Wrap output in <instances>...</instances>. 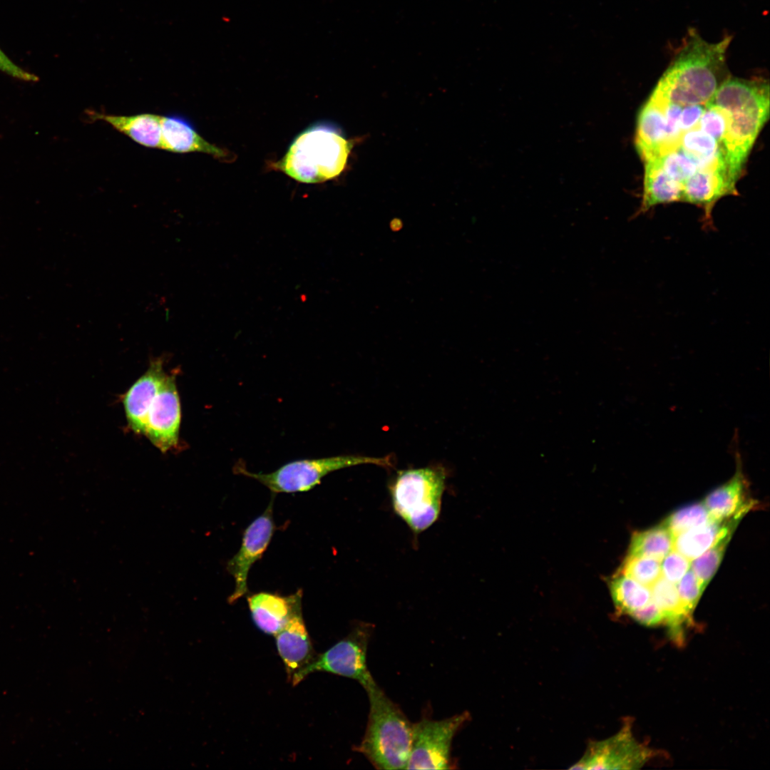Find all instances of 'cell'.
<instances>
[{
  "instance_id": "277c9868",
  "label": "cell",
  "mask_w": 770,
  "mask_h": 770,
  "mask_svg": "<svg viewBox=\"0 0 770 770\" xmlns=\"http://www.w3.org/2000/svg\"><path fill=\"white\" fill-rule=\"evenodd\" d=\"M446 478L443 468L425 467L400 471L389 484L394 512L415 534L438 519Z\"/></svg>"
},
{
  "instance_id": "8992f818",
  "label": "cell",
  "mask_w": 770,
  "mask_h": 770,
  "mask_svg": "<svg viewBox=\"0 0 770 770\" xmlns=\"http://www.w3.org/2000/svg\"><path fill=\"white\" fill-rule=\"evenodd\" d=\"M712 100L727 109L741 133L756 138L769 118V85L764 79L727 78Z\"/></svg>"
},
{
  "instance_id": "2e32d148",
  "label": "cell",
  "mask_w": 770,
  "mask_h": 770,
  "mask_svg": "<svg viewBox=\"0 0 770 770\" xmlns=\"http://www.w3.org/2000/svg\"><path fill=\"white\" fill-rule=\"evenodd\" d=\"M652 602L659 610L663 625L673 642L682 645L687 627L693 622L692 615L684 606L675 584L662 576L651 586Z\"/></svg>"
},
{
  "instance_id": "ac0fdd59",
  "label": "cell",
  "mask_w": 770,
  "mask_h": 770,
  "mask_svg": "<svg viewBox=\"0 0 770 770\" xmlns=\"http://www.w3.org/2000/svg\"><path fill=\"white\" fill-rule=\"evenodd\" d=\"M727 483L712 491L705 498L704 505L711 520L723 522L735 517L741 518L753 507L746 497V483L739 467Z\"/></svg>"
},
{
  "instance_id": "83f0119b",
  "label": "cell",
  "mask_w": 770,
  "mask_h": 770,
  "mask_svg": "<svg viewBox=\"0 0 770 770\" xmlns=\"http://www.w3.org/2000/svg\"><path fill=\"white\" fill-rule=\"evenodd\" d=\"M662 561L660 564L662 576L674 584L679 582L690 567V561L674 549L672 550Z\"/></svg>"
},
{
  "instance_id": "7a4b0ae2",
  "label": "cell",
  "mask_w": 770,
  "mask_h": 770,
  "mask_svg": "<svg viewBox=\"0 0 770 770\" xmlns=\"http://www.w3.org/2000/svg\"><path fill=\"white\" fill-rule=\"evenodd\" d=\"M353 145L336 125L317 122L299 133L270 166L299 183H324L344 170Z\"/></svg>"
},
{
  "instance_id": "5b68a950",
  "label": "cell",
  "mask_w": 770,
  "mask_h": 770,
  "mask_svg": "<svg viewBox=\"0 0 770 770\" xmlns=\"http://www.w3.org/2000/svg\"><path fill=\"white\" fill-rule=\"evenodd\" d=\"M361 464H374L389 467V457L375 458L354 455H342L319 458H307L290 461L271 473H253L247 469L245 463L240 459L235 463V474L253 478L272 493H293L308 491L319 485L329 473L342 468Z\"/></svg>"
},
{
  "instance_id": "9a60e30c",
  "label": "cell",
  "mask_w": 770,
  "mask_h": 770,
  "mask_svg": "<svg viewBox=\"0 0 770 770\" xmlns=\"http://www.w3.org/2000/svg\"><path fill=\"white\" fill-rule=\"evenodd\" d=\"M302 592L299 590L289 596L261 592L247 597L252 620L265 633L274 635L302 607Z\"/></svg>"
},
{
  "instance_id": "44dd1931",
  "label": "cell",
  "mask_w": 770,
  "mask_h": 770,
  "mask_svg": "<svg viewBox=\"0 0 770 770\" xmlns=\"http://www.w3.org/2000/svg\"><path fill=\"white\" fill-rule=\"evenodd\" d=\"M644 188L640 212L664 203L682 201L681 186L669 178L655 160L644 162Z\"/></svg>"
},
{
  "instance_id": "6da1fadb",
  "label": "cell",
  "mask_w": 770,
  "mask_h": 770,
  "mask_svg": "<svg viewBox=\"0 0 770 770\" xmlns=\"http://www.w3.org/2000/svg\"><path fill=\"white\" fill-rule=\"evenodd\" d=\"M731 41L726 36L709 43L689 29L652 93L679 105L707 103L729 77L726 54Z\"/></svg>"
},
{
  "instance_id": "4316f807",
  "label": "cell",
  "mask_w": 770,
  "mask_h": 770,
  "mask_svg": "<svg viewBox=\"0 0 770 770\" xmlns=\"http://www.w3.org/2000/svg\"><path fill=\"white\" fill-rule=\"evenodd\" d=\"M677 588L684 606L692 615L704 590L692 570H688L684 574Z\"/></svg>"
},
{
  "instance_id": "4fadbf2b",
  "label": "cell",
  "mask_w": 770,
  "mask_h": 770,
  "mask_svg": "<svg viewBox=\"0 0 770 770\" xmlns=\"http://www.w3.org/2000/svg\"><path fill=\"white\" fill-rule=\"evenodd\" d=\"M274 637L278 653L291 682L316 657L303 620L302 607L292 615Z\"/></svg>"
},
{
  "instance_id": "5bb4252c",
  "label": "cell",
  "mask_w": 770,
  "mask_h": 770,
  "mask_svg": "<svg viewBox=\"0 0 770 770\" xmlns=\"http://www.w3.org/2000/svg\"><path fill=\"white\" fill-rule=\"evenodd\" d=\"M166 374L163 360H153L148 369L130 387L123 399L130 428L136 433H144L146 416Z\"/></svg>"
},
{
  "instance_id": "d6986e66",
  "label": "cell",
  "mask_w": 770,
  "mask_h": 770,
  "mask_svg": "<svg viewBox=\"0 0 770 770\" xmlns=\"http://www.w3.org/2000/svg\"><path fill=\"white\" fill-rule=\"evenodd\" d=\"M667 138V122L660 104L651 96L641 109L637 123L635 146L645 162L658 157Z\"/></svg>"
},
{
  "instance_id": "e0dca14e",
  "label": "cell",
  "mask_w": 770,
  "mask_h": 770,
  "mask_svg": "<svg viewBox=\"0 0 770 770\" xmlns=\"http://www.w3.org/2000/svg\"><path fill=\"white\" fill-rule=\"evenodd\" d=\"M86 112L91 120L108 123L140 145L162 149L161 115L153 113L117 115L93 110Z\"/></svg>"
},
{
  "instance_id": "52a82bcc",
  "label": "cell",
  "mask_w": 770,
  "mask_h": 770,
  "mask_svg": "<svg viewBox=\"0 0 770 770\" xmlns=\"http://www.w3.org/2000/svg\"><path fill=\"white\" fill-rule=\"evenodd\" d=\"M470 719V714L463 712L441 720L423 717L414 723L406 769H455L451 756L452 741Z\"/></svg>"
},
{
  "instance_id": "ffe728a7",
  "label": "cell",
  "mask_w": 770,
  "mask_h": 770,
  "mask_svg": "<svg viewBox=\"0 0 770 770\" xmlns=\"http://www.w3.org/2000/svg\"><path fill=\"white\" fill-rule=\"evenodd\" d=\"M741 518L726 521L710 520L674 536V548L689 561L701 555L719 540L732 535Z\"/></svg>"
},
{
  "instance_id": "9c48e42d",
  "label": "cell",
  "mask_w": 770,
  "mask_h": 770,
  "mask_svg": "<svg viewBox=\"0 0 770 770\" xmlns=\"http://www.w3.org/2000/svg\"><path fill=\"white\" fill-rule=\"evenodd\" d=\"M653 751L639 743L627 721L615 735L590 741L583 756L570 769H638L653 756Z\"/></svg>"
},
{
  "instance_id": "d4e9b609",
  "label": "cell",
  "mask_w": 770,
  "mask_h": 770,
  "mask_svg": "<svg viewBox=\"0 0 770 770\" xmlns=\"http://www.w3.org/2000/svg\"><path fill=\"white\" fill-rule=\"evenodd\" d=\"M731 535L719 540L690 563L691 570L699 580L704 590L717 571Z\"/></svg>"
},
{
  "instance_id": "3957f363",
  "label": "cell",
  "mask_w": 770,
  "mask_h": 770,
  "mask_svg": "<svg viewBox=\"0 0 770 770\" xmlns=\"http://www.w3.org/2000/svg\"><path fill=\"white\" fill-rule=\"evenodd\" d=\"M363 687L368 695L369 712L364 735L353 749L377 769H406L414 723L374 678Z\"/></svg>"
},
{
  "instance_id": "30bf717a",
  "label": "cell",
  "mask_w": 770,
  "mask_h": 770,
  "mask_svg": "<svg viewBox=\"0 0 770 770\" xmlns=\"http://www.w3.org/2000/svg\"><path fill=\"white\" fill-rule=\"evenodd\" d=\"M272 510L273 500H271L263 513L245 529L239 550L227 564V570L235 580V590L228 597L230 604L247 592L249 571L262 558L272 540L275 531Z\"/></svg>"
},
{
  "instance_id": "cb8c5ba5",
  "label": "cell",
  "mask_w": 770,
  "mask_h": 770,
  "mask_svg": "<svg viewBox=\"0 0 770 770\" xmlns=\"http://www.w3.org/2000/svg\"><path fill=\"white\" fill-rule=\"evenodd\" d=\"M711 520L704 503H694L684 507L669 515L662 524L675 536L692 528L703 525Z\"/></svg>"
},
{
  "instance_id": "7c38bea8",
  "label": "cell",
  "mask_w": 770,
  "mask_h": 770,
  "mask_svg": "<svg viewBox=\"0 0 770 770\" xmlns=\"http://www.w3.org/2000/svg\"><path fill=\"white\" fill-rule=\"evenodd\" d=\"M162 149L176 153H202L218 160H233V154L207 141L193 124L178 114L160 118Z\"/></svg>"
},
{
  "instance_id": "484cf974",
  "label": "cell",
  "mask_w": 770,
  "mask_h": 770,
  "mask_svg": "<svg viewBox=\"0 0 770 770\" xmlns=\"http://www.w3.org/2000/svg\"><path fill=\"white\" fill-rule=\"evenodd\" d=\"M637 582L650 587L661 576L660 561L640 556L628 555L619 570Z\"/></svg>"
},
{
  "instance_id": "603a6c76",
  "label": "cell",
  "mask_w": 770,
  "mask_h": 770,
  "mask_svg": "<svg viewBox=\"0 0 770 770\" xmlns=\"http://www.w3.org/2000/svg\"><path fill=\"white\" fill-rule=\"evenodd\" d=\"M674 535L663 524L633 534L628 555L652 558L659 561L674 548Z\"/></svg>"
},
{
  "instance_id": "7402d4cb",
  "label": "cell",
  "mask_w": 770,
  "mask_h": 770,
  "mask_svg": "<svg viewBox=\"0 0 770 770\" xmlns=\"http://www.w3.org/2000/svg\"><path fill=\"white\" fill-rule=\"evenodd\" d=\"M609 587L616 610L620 614L630 616L652 601L647 586L621 573L610 579Z\"/></svg>"
},
{
  "instance_id": "8fae6325",
  "label": "cell",
  "mask_w": 770,
  "mask_h": 770,
  "mask_svg": "<svg viewBox=\"0 0 770 770\" xmlns=\"http://www.w3.org/2000/svg\"><path fill=\"white\" fill-rule=\"evenodd\" d=\"M181 419L175 378L166 375L145 419L144 435L162 452L178 445Z\"/></svg>"
},
{
  "instance_id": "ba28073f",
  "label": "cell",
  "mask_w": 770,
  "mask_h": 770,
  "mask_svg": "<svg viewBox=\"0 0 770 770\" xmlns=\"http://www.w3.org/2000/svg\"><path fill=\"white\" fill-rule=\"evenodd\" d=\"M373 630L371 624L359 623L344 638L325 652L316 656L292 679V684L297 685L308 674L319 671L354 679L364 687L373 679L366 662L367 649Z\"/></svg>"
},
{
  "instance_id": "f1b7e54d",
  "label": "cell",
  "mask_w": 770,
  "mask_h": 770,
  "mask_svg": "<svg viewBox=\"0 0 770 770\" xmlns=\"http://www.w3.org/2000/svg\"><path fill=\"white\" fill-rule=\"evenodd\" d=\"M0 71L13 78L25 81H37L38 78L16 65L0 48Z\"/></svg>"
}]
</instances>
